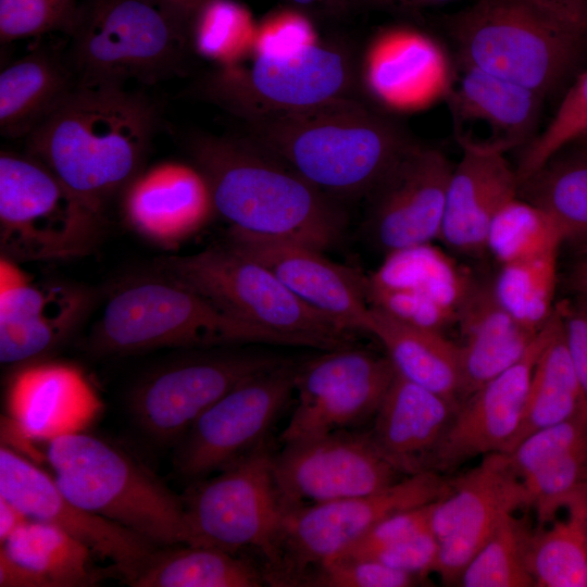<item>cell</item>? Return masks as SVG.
<instances>
[{
  "label": "cell",
  "instance_id": "f546056e",
  "mask_svg": "<svg viewBox=\"0 0 587 587\" xmlns=\"http://www.w3.org/2000/svg\"><path fill=\"white\" fill-rule=\"evenodd\" d=\"M463 342L459 345L462 399L517 363L539 332L513 319L496 299L491 284L476 282L457 319Z\"/></svg>",
  "mask_w": 587,
  "mask_h": 587
},
{
  "label": "cell",
  "instance_id": "1f68e13d",
  "mask_svg": "<svg viewBox=\"0 0 587 587\" xmlns=\"http://www.w3.org/2000/svg\"><path fill=\"white\" fill-rule=\"evenodd\" d=\"M77 87L66 47L38 45L0 73V133L28 137Z\"/></svg>",
  "mask_w": 587,
  "mask_h": 587
},
{
  "label": "cell",
  "instance_id": "d590c367",
  "mask_svg": "<svg viewBox=\"0 0 587 587\" xmlns=\"http://www.w3.org/2000/svg\"><path fill=\"white\" fill-rule=\"evenodd\" d=\"M527 562L535 586L587 587V486L534 529Z\"/></svg>",
  "mask_w": 587,
  "mask_h": 587
},
{
  "label": "cell",
  "instance_id": "60d3db41",
  "mask_svg": "<svg viewBox=\"0 0 587 587\" xmlns=\"http://www.w3.org/2000/svg\"><path fill=\"white\" fill-rule=\"evenodd\" d=\"M257 24L234 0H211L193 16L188 41L197 53L218 63L235 64L251 53Z\"/></svg>",
  "mask_w": 587,
  "mask_h": 587
},
{
  "label": "cell",
  "instance_id": "bcb514c9",
  "mask_svg": "<svg viewBox=\"0 0 587 587\" xmlns=\"http://www.w3.org/2000/svg\"><path fill=\"white\" fill-rule=\"evenodd\" d=\"M421 579L373 559L337 560L314 570L301 586L410 587Z\"/></svg>",
  "mask_w": 587,
  "mask_h": 587
},
{
  "label": "cell",
  "instance_id": "8d00e7d4",
  "mask_svg": "<svg viewBox=\"0 0 587 587\" xmlns=\"http://www.w3.org/2000/svg\"><path fill=\"white\" fill-rule=\"evenodd\" d=\"M519 195L542 208L564 240L587 238L586 153H557L520 183Z\"/></svg>",
  "mask_w": 587,
  "mask_h": 587
},
{
  "label": "cell",
  "instance_id": "b9f144b4",
  "mask_svg": "<svg viewBox=\"0 0 587 587\" xmlns=\"http://www.w3.org/2000/svg\"><path fill=\"white\" fill-rule=\"evenodd\" d=\"M587 135V70L577 78L546 128L526 145L516 168L523 182L552 157Z\"/></svg>",
  "mask_w": 587,
  "mask_h": 587
},
{
  "label": "cell",
  "instance_id": "e575fe53",
  "mask_svg": "<svg viewBox=\"0 0 587 587\" xmlns=\"http://www.w3.org/2000/svg\"><path fill=\"white\" fill-rule=\"evenodd\" d=\"M264 573L249 561L218 548H158L127 582L134 587H260Z\"/></svg>",
  "mask_w": 587,
  "mask_h": 587
},
{
  "label": "cell",
  "instance_id": "277c9868",
  "mask_svg": "<svg viewBox=\"0 0 587 587\" xmlns=\"http://www.w3.org/2000/svg\"><path fill=\"white\" fill-rule=\"evenodd\" d=\"M45 458L61 491L83 509L157 547L187 542L183 498L123 449L84 430L48 441Z\"/></svg>",
  "mask_w": 587,
  "mask_h": 587
},
{
  "label": "cell",
  "instance_id": "7c38bea8",
  "mask_svg": "<svg viewBox=\"0 0 587 587\" xmlns=\"http://www.w3.org/2000/svg\"><path fill=\"white\" fill-rule=\"evenodd\" d=\"M266 441L200 480L183 497L187 545L274 558L287 507L273 473Z\"/></svg>",
  "mask_w": 587,
  "mask_h": 587
},
{
  "label": "cell",
  "instance_id": "4316f807",
  "mask_svg": "<svg viewBox=\"0 0 587 587\" xmlns=\"http://www.w3.org/2000/svg\"><path fill=\"white\" fill-rule=\"evenodd\" d=\"M361 76L371 96L396 111L422 109L446 98L454 80L440 45L408 27H391L374 38Z\"/></svg>",
  "mask_w": 587,
  "mask_h": 587
},
{
  "label": "cell",
  "instance_id": "ac0fdd59",
  "mask_svg": "<svg viewBox=\"0 0 587 587\" xmlns=\"http://www.w3.org/2000/svg\"><path fill=\"white\" fill-rule=\"evenodd\" d=\"M452 168L440 150L412 141L369 192L366 229L385 254L439 239Z\"/></svg>",
  "mask_w": 587,
  "mask_h": 587
},
{
  "label": "cell",
  "instance_id": "ab89813d",
  "mask_svg": "<svg viewBox=\"0 0 587 587\" xmlns=\"http://www.w3.org/2000/svg\"><path fill=\"white\" fill-rule=\"evenodd\" d=\"M534 529L525 519L509 515L463 570L464 587L535 586L528 569V551Z\"/></svg>",
  "mask_w": 587,
  "mask_h": 587
},
{
  "label": "cell",
  "instance_id": "d6986e66",
  "mask_svg": "<svg viewBox=\"0 0 587 587\" xmlns=\"http://www.w3.org/2000/svg\"><path fill=\"white\" fill-rule=\"evenodd\" d=\"M93 302L95 294L82 285L36 280L1 255L0 362L42 360L74 335Z\"/></svg>",
  "mask_w": 587,
  "mask_h": 587
},
{
  "label": "cell",
  "instance_id": "74e56055",
  "mask_svg": "<svg viewBox=\"0 0 587 587\" xmlns=\"http://www.w3.org/2000/svg\"><path fill=\"white\" fill-rule=\"evenodd\" d=\"M558 253L502 264L491 284L500 305L526 328L539 332L555 311Z\"/></svg>",
  "mask_w": 587,
  "mask_h": 587
},
{
  "label": "cell",
  "instance_id": "4dcf8cb0",
  "mask_svg": "<svg viewBox=\"0 0 587 587\" xmlns=\"http://www.w3.org/2000/svg\"><path fill=\"white\" fill-rule=\"evenodd\" d=\"M92 551L64 530L27 520L0 544V587H85L99 575Z\"/></svg>",
  "mask_w": 587,
  "mask_h": 587
},
{
  "label": "cell",
  "instance_id": "9a60e30c",
  "mask_svg": "<svg viewBox=\"0 0 587 587\" xmlns=\"http://www.w3.org/2000/svg\"><path fill=\"white\" fill-rule=\"evenodd\" d=\"M395 374L388 358L350 347L297 366V404L280 435L283 444L349 430L374 419Z\"/></svg>",
  "mask_w": 587,
  "mask_h": 587
},
{
  "label": "cell",
  "instance_id": "52a82bcc",
  "mask_svg": "<svg viewBox=\"0 0 587 587\" xmlns=\"http://www.w3.org/2000/svg\"><path fill=\"white\" fill-rule=\"evenodd\" d=\"M68 36L79 86L154 84L179 72L189 46L187 30L155 0H92Z\"/></svg>",
  "mask_w": 587,
  "mask_h": 587
},
{
  "label": "cell",
  "instance_id": "e0dca14e",
  "mask_svg": "<svg viewBox=\"0 0 587 587\" xmlns=\"http://www.w3.org/2000/svg\"><path fill=\"white\" fill-rule=\"evenodd\" d=\"M273 473L287 508L372 494L401 475L370 433L351 429L284 444L273 455Z\"/></svg>",
  "mask_w": 587,
  "mask_h": 587
},
{
  "label": "cell",
  "instance_id": "d4e9b609",
  "mask_svg": "<svg viewBox=\"0 0 587 587\" xmlns=\"http://www.w3.org/2000/svg\"><path fill=\"white\" fill-rule=\"evenodd\" d=\"M121 193L127 225L167 249L178 247L215 213L209 184L195 164L167 161L142 168Z\"/></svg>",
  "mask_w": 587,
  "mask_h": 587
},
{
  "label": "cell",
  "instance_id": "2e32d148",
  "mask_svg": "<svg viewBox=\"0 0 587 587\" xmlns=\"http://www.w3.org/2000/svg\"><path fill=\"white\" fill-rule=\"evenodd\" d=\"M530 508L527 490L509 454L495 452L449 480L448 492L432 504L429 526L439 541L435 567L446 585L460 576L505 517Z\"/></svg>",
  "mask_w": 587,
  "mask_h": 587
},
{
  "label": "cell",
  "instance_id": "5bb4252c",
  "mask_svg": "<svg viewBox=\"0 0 587 587\" xmlns=\"http://www.w3.org/2000/svg\"><path fill=\"white\" fill-rule=\"evenodd\" d=\"M296 367L288 361L255 375L210 405L176 442V472L203 478L266 441L295 390Z\"/></svg>",
  "mask_w": 587,
  "mask_h": 587
},
{
  "label": "cell",
  "instance_id": "4fadbf2b",
  "mask_svg": "<svg viewBox=\"0 0 587 587\" xmlns=\"http://www.w3.org/2000/svg\"><path fill=\"white\" fill-rule=\"evenodd\" d=\"M288 360L263 352H214L160 367L130 394L138 427L161 444H176L216 400L242 382Z\"/></svg>",
  "mask_w": 587,
  "mask_h": 587
},
{
  "label": "cell",
  "instance_id": "ba28073f",
  "mask_svg": "<svg viewBox=\"0 0 587 587\" xmlns=\"http://www.w3.org/2000/svg\"><path fill=\"white\" fill-rule=\"evenodd\" d=\"M161 267L233 316L268 334L276 345L325 351L349 347L351 332L309 308L268 267L227 243L168 257Z\"/></svg>",
  "mask_w": 587,
  "mask_h": 587
},
{
  "label": "cell",
  "instance_id": "d6a6232c",
  "mask_svg": "<svg viewBox=\"0 0 587 587\" xmlns=\"http://www.w3.org/2000/svg\"><path fill=\"white\" fill-rule=\"evenodd\" d=\"M366 333L385 347L397 374L461 404L460 347L442 332L401 321L371 305Z\"/></svg>",
  "mask_w": 587,
  "mask_h": 587
},
{
  "label": "cell",
  "instance_id": "f5cc1de1",
  "mask_svg": "<svg viewBox=\"0 0 587 587\" xmlns=\"http://www.w3.org/2000/svg\"><path fill=\"white\" fill-rule=\"evenodd\" d=\"M187 33L197 12L211 0H155Z\"/></svg>",
  "mask_w": 587,
  "mask_h": 587
},
{
  "label": "cell",
  "instance_id": "6f0895ef",
  "mask_svg": "<svg viewBox=\"0 0 587 587\" xmlns=\"http://www.w3.org/2000/svg\"><path fill=\"white\" fill-rule=\"evenodd\" d=\"M379 4L400 7V8H420L444 4L452 0H372Z\"/></svg>",
  "mask_w": 587,
  "mask_h": 587
},
{
  "label": "cell",
  "instance_id": "680465c9",
  "mask_svg": "<svg viewBox=\"0 0 587 587\" xmlns=\"http://www.w3.org/2000/svg\"><path fill=\"white\" fill-rule=\"evenodd\" d=\"M575 145H579V146H587V135L582 137L580 139H578L577 141L574 142Z\"/></svg>",
  "mask_w": 587,
  "mask_h": 587
},
{
  "label": "cell",
  "instance_id": "f6af8a7d",
  "mask_svg": "<svg viewBox=\"0 0 587 587\" xmlns=\"http://www.w3.org/2000/svg\"><path fill=\"white\" fill-rule=\"evenodd\" d=\"M587 442V409L523 439L509 454L521 480L554 457Z\"/></svg>",
  "mask_w": 587,
  "mask_h": 587
},
{
  "label": "cell",
  "instance_id": "83f0119b",
  "mask_svg": "<svg viewBox=\"0 0 587 587\" xmlns=\"http://www.w3.org/2000/svg\"><path fill=\"white\" fill-rule=\"evenodd\" d=\"M446 195L439 239L463 253L485 251L488 227L498 210L519 195L520 182L504 153L477 147H461Z\"/></svg>",
  "mask_w": 587,
  "mask_h": 587
},
{
  "label": "cell",
  "instance_id": "30bf717a",
  "mask_svg": "<svg viewBox=\"0 0 587 587\" xmlns=\"http://www.w3.org/2000/svg\"><path fill=\"white\" fill-rule=\"evenodd\" d=\"M449 490L437 472H422L372 494L287 508L276 551L264 573L273 586H301L307 576L384 519L430 504Z\"/></svg>",
  "mask_w": 587,
  "mask_h": 587
},
{
  "label": "cell",
  "instance_id": "7a4b0ae2",
  "mask_svg": "<svg viewBox=\"0 0 587 587\" xmlns=\"http://www.w3.org/2000/svg\"><path fill=\"white\" fill-rule=\"evenodd\" d=\"M188 149L229 232L292 240L322 251L342 237L347 216L337 199L248 137L199 134L190 138Z\"/></svg>",
  "mask_w": 587,
  "mask_h": 587
},
{
  "label": "cell",
  "instance_id": "f1b7e54d",
  "mask_svg": "<svg viewBox=\"0 0 587 587\" xmlns=\"http://www.w3.org/2000/svg\"><path fill=\"white\" fill-rule=\"evenodd\" d=\"M459 407L396 373L370 435L401 475L427 472Z\"/></svg>",
  "mask_w": 587,
  "mask_h": 587
},
{
  "label": "cell",
  "instance_id": "7402d4cb",
  "mask_svg": "<svg viewBox=\"0 0 587 587\" xmlns=\"http://www.w3.org/2000/svg\"><path fill=\"white\" fill-rule=\"evenodd\" d=\"M5 404L9 416L1 426L2 439L18 447L84 432L103 408L79 367L43 359L21 365L12 375Z\"/></svg>",
  "mask_w": 587,
  "mask_h": 587
},
{
  "label": "cell",
  "instance_id": "44dd1931",
  "mask_svg": "<svg viewBox=\"0 0 587 587\" xmlns=\"http://www.w3.org/2000/svg\"><path fill=\"white\" fill-rule=\"evenodd\" d=\"M475 284L466 268L432 242L386 253L377 270L366 276L372 307L440 332L457 322Z\"/></svg>",
  "mask_w": 587,
  "mask_h": 587
},
{
  "label": "cell",
  "instance_id": "5b68a950",
  "mask_svg": "<svg viewBox=\"0 0 587 587\" xmlns=\"http://www.w3.org/2000/svg\"><path fill=\"white\" fill-rule=\"evenodd\" d=\"M237 344L276 345L265 332L163 272L111 294L87 339L88 350L98 355Z\"/></svg>",
  "mask_w": 587,
  "mask_h": 587
},
{
  "label": "cell",
  "instance_id": "6da1fadb",
  "mask_svg": "<svg viewBox=\"0 0 587 587\" xmlns=\"http://www.w3.org/2000/svg\"><path fill=\"white\" fill-rule=\"evenodd\" d=\"M158 122L152 101L120 86H79L27 138L80 201L103 213L143 168Z\"/></svg>",
  "mask_w": 587,
  "mask_h": 587
},
{
  "label": "cell",
  "instance_id": "7bdbcfd3",
  "mask_svg": "<svg viewBox=\"0 0 587 587\" xmlns=\"http://www.w3.org/2000/svg\"><path fill=\"white\" fill-rule=\"evenodd\" d=\"M522 482L536 513V527L544 526L587 486V442L549 460Z\"/></svg>",
  "mask_w": 587,
  "mask_h": 587
},
{
  "label": "cell",
  "instance_id": "11a10c76",
  "mask_svg": "<svg viewBox=\"0 0 587 587\" xmlns=\"http://www.w3.org/2000/svg\"><path fill=\"white\" fill-rule=\"evenodd\" d=\"M290 7L305 14L323 13L336 14L344 12L350 0H286Z\"/></svg>",
  "mask_w": 587,
  "mask_h": 587
},
{
  "label": "cell",
  "instance_id": "8992f818",
  "mask_svg": "<svg viewBox=\"0 0 587 587\" xmlns=\"http://www.w3.org/2000/svg\"><path fill=\"white\" fill-rule=\"evenodd\" d=\"M460 63L552 92L577 62L587 33L532 0H476L449 21Z\"/></svg>",
  "mask_w": 587,
  "mask_h": 587
},
{
  "label": "cell",
  "instance_id": "816d5d0a",
  "mask_svg": "<svg viewBox=\"0 0 587 587\" xmlns=\"http://www.w3.org/2000/svg\"><path fill=\"white\" fill-rule=\"evenodd\" d=\"M559 20L587 33V0H532Z\"/></svg>",
  "mask_w": 587,
  "mask_h": 587
},
{
  "label": "cell",
  "instance_id": "ffe728a7",
  "mask_svg": "<svg viewBox=\"0 0 587 587\" xmlns=\"http://www.w3.org/2000/svg\"><path fill=\"white\" fill-rule=\"evenodd\" d=\"M0 497L29 520L64 530L95 555L111 561L126 583L158 548L138 534L74 503L61 491L52 475L3 445L0 448Z\"/></svg>",
  "mask_w": 587,
  "mask_h": 587
},
{
  "label": "cell",
  "instance_id": "91938a15",
  "mask_svg": "<svg viewBox=\"0 0 587 587\" xmlns=\"http://www.w3.org/2000/svg\"><path fill=\"white\" fill-rule=\"evenodd\" d=\"M575 148H576L575 150L587 154V146L575 145Z\"/></svg>",
  "mask_w": 587,
  "mask_h": 587
},
{
  "label": "cell",
  "instance_id": "8fae6325",
  "mask_svg": "<svg viewBox=\"0 0 587 587\" xmlns=\"http://www.w3.org/2000/svg\"><path fill=\"white\" fill-rule=\"evenodd\" d=\"M251 55L249 66H220L203 87L211 100L243 120L354 99L357 67L342 47L317 41L288 53Z\"/></svg>",
  "mask_w": 587,
  "mask_h": 587
},
{
  "label": "cell",
  "instance_id": "f907efd6",
  "mask_svg": "<svg viewBox=\"0 0 587 587\" xmlns=\"http://www.w3.org/2000/svg\"><path fill=\"white\" fill-rule=\"evenodd\" d=\"M557 305L565 344L587 400V300Z\"/></svg>",
  "mask_w": 587,
  "mask_h": 587
},
{
  "label": "cell",
  "instance_id": "681fc988",
  "mask_svg": "<svg viewBox=\"0 0 587 587\" xmlns=\"http://www.w3.org/2000/svg\"><path fill=\"white\" fill-rule=\"evenodd\" d=\"M438 553L439 541L429 529L383 550L372 559L423 578L435 572Z\"/></svg>",
  "mask_w": 587,
  "mask_h": 587
},
{
  "label": "cell",
  "instance_id": "3957f363",
  "mask_svg": "<svg viewBox=\"0 0 587 587\" xmlns=\"http://www.w3.org/2000/svg\"><path fill=\"white\" fill-rule=\"evenodd\" d=\"M245 121L249 139L334 198L367 196L412 142L357 99Z\"/></svg>",
  "mask_w": 587,
  "mask_h": 587
},
{
  "label": "cell",
  "instance_id": "cb8c5ba5",
  "mask_svg": "<svg viewBox=\"0 0 587 587\" xmlns=\"http://www.w3.org/2000/svg\"><path fill=\"white\" fill-rule=\"evenodd\" d=\"M552 317L517 363L461 402L433 458L432 472L441 474L479 455L507 453L520 426L533 370L549 337Z\"/></svg>",
  "mask_w": 587,
  "mask_h": 587
},
{
  "label": "cell",
  "instance_id": "9f6ffc18",
  "mask_svg": "<svg viewBox=\"0 0 587 587\" xmlns=\"http://www.w3.org/2000/svg\"><path fill=\"white\" fill-rule=\"evenodd\" d=\"M567 284L578 299L587 300V249L576 258L571 266Z\"/></svg>",
  "mask_w": 587,
  "mask_h": 587
},
{
  "label": "cell",
  "instance_id": "ee69618b",
  "mask_svg": "<svg viewBox=\"0 0 587 587\" xmlns=\"http://www.w3.org/2000/svg\"><path fill=\"white\" fill-rule=\"evenodd\" d=\"M79 9L77 0H0V40L8 43L53 32L70 35Z\"/></svg>",
  "mask_w": 587,
  "mask_h": 587
},
{
  "label": "cell",
  "instance_id": "7dc6e473",
  "mask_svg": "<svg viewBox=\"0 0 587 587\" xmlns=\"http://www.w3.org/2000/svg\"><path fill=\"white\" fill-rule=\"evenodd\" d=\"M433 503L398 512L384 519L357 542L328 562L337 560L372 559L383 550L388 549L404 539L429 530Z\"/></svg>",
  "mask_w": 587,
  "mask_h": 587
},
{
  "label": "cell",
  "instance_id": "c3c4849f",
  "mask_svg": "<svg viewBox=\"0 0 587 587\" xmlns=\"http://www.w3.org/2000/svg\"><path fill=\"white\" fill-rule=\"evenodd\" d=\"M317 41L308 14L289 7L270 13L257 24L250 54L288 53Z\"/></svg>",
  "mask_w": 587,
  "mask_h": 587
},
{
  "label": "cell",
  "instance_id": "603a6c76",
  "mask_svg": "<svg viewBox=\"0 0 587 587\" xmlns=\"http://www.w3.org/2000/svg\"><path fill=\"white\" fill-rule=\"evenodd\" d=\"M226 243L268 267L309 308L351 333H366L371 312L366 276L292 240L229 232Z\"/></svg>",
  "mask_w": 587,
  "mask_h": 587
},
{
  "label": "cell",
  "instance_id": "db71d44e",
  "mask_svg": "<svg viewBox=\"0 0 587 587\" xmlns=\"http://www.w3.org/2000/svg\"><path fill=\"white\" fill-rule=\"evenodd\" d=\"M28 520L15 505L0 497V544Z\"/></svg>",
  "mask_w": 587,
  "mask_h": 587
},
{
  "label": "cell",
  "instance_id": "9c48e42d",
  "mask_svg": "<svg viewBox=\"0 0 587 587\" xmlns=\"http://www.w3.org/2000/svg\"><path fill=\"white\" fill-rule=\"evenodd\" d=\"M103 213L75 197L30 153L0 154V248L15 262L64 260L91 251Z\"/></svg>",
  "mask_w": 587,
  "mask_h": 587
},
{
  "label": "cell",
  "instance_id": "484cf974",
  "mask_svg": "<svg viewBox=\"0 0 587 587\" xmlns=\"http://www.w3.org/2000/svg\"><path fill=\"white\" fill-rule=\"evenodd\" d=\"M446 97L461 147L502 152L528 143L544 97L522 85L466 64Z\"/></svg>",
  "mask_w": 587,
  "mask_h": 587
},
{
  "label": "cell",
  "instance_id": "836d02e7",
  "mask_svg": "<svg viewBox=\"0 0 587 587\" xmlns=\"http://www.w3.org/2000/svg\"><path fill=\"white\" fill-rule=\"evenodd\" d=\"M585 409L587 400L571 360L555 305L549 337L533 370L522 420L507 453L530 434L571 419Z\"/></svg>",
  "mask_w": 587,
  "mask_h": 587
},
{
  "label": "cell",
  "instance_id": "f35d334b",
  "mask_svg": "<svg viewBox=\"0 0 587 587\" xmlns=\"http://www.w3.org/2000/svg\"><path fill=\"white\" fill-rule=\"evenodd\" d=\"M564 238L553 218L520 195L495 214L486 235L485 250L502 265L559 251Z\"/></svg>",
  "mask_w": 587,
  "mask_h": 587
}]
</instances>
